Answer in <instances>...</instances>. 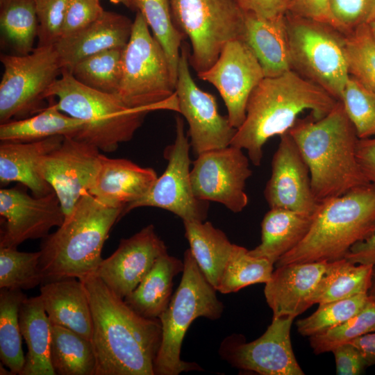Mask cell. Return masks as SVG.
Returning a JSON list of instances; mask_svg holds the SVG:
<instances>
[{
  "label": "cell",
  "mask_w": 375,
  "mask_h": 375,
  "mask_svg": "<svg viewBox=\"0 0 375 375\" xmlns=\"http://www.w3.org/2000/svg\"><path fill=\"white\" fill-rule=\"evenodd\" d=\"M79 280L90 303L95 375H154L162 340L159 318L135 312L95 274Z\"/></svg>",
  "instance_id": "obj_1"
},
{
  "label": "cell",
  "mask_w": 375,
  "mask_h": 375,
  "mask_svg": "<svg viewBox=\"0 0 375 375\" xmlns=\"http://www.w3.org/2000/svg\"><path fill=\"white\" fill-rule=\"evenodd\" d=\"M338 101L325 90L294 70L265 77L251 92L246 117L231 145L246 150L250 161L260 166L263 146L269 139L288 133L298 116L310 111L315 119L326 115Z\"/></svg>",
  "instance_id": "obj_2"
},
{
  "label": "cell",
  "mask_w": 375,
  "mask_h": 375,
  "mask_svg": "<svg viewBox=\"0 0 375 375\" xmlns=\"http://www.w3.org/2000/svg\"><path fill=\"white\" fill-rule=\"evenodd\" d=\"M288 133L308 165L318 202L370 183L357 159L359 138L341 101L321 119H298Z\"/></svg>",
  "instance_id": "obj_3"
},
{
  "label": "cell",
  "mask_w": 375,
  "mask_h": 375,
  "mask_svg": "<svg viewBox=\"0 0 375 375\" xmlns=\"http://www.w3.org/2000/svg\"><path fill=\"white\" fill-rule=\"evenodd\" d=\"M122 212L123 208L104 205L89 193L83 195L62 225L43 238L42 284L94 274L103 260L104 242Z\"/></svg>",
  "instance_id": "obj_4"
},
{
  "label": "cell",
  "mask_w": 375,
  "mask_h": 375,
  "mask_svg": "<svg viewBox=\"0 0 375 375\" xmlns=\"http://www.w3.org/2000/svg\"><path fill=\"white\" fill-rule=\"evenodd\" d=\"M375 231V184L357 187L320 203L303 240L276 267L293 262H333Z\"/></svg>",
  "instance_id": "obj_5"
},
{
  "label": "cell",
  "mask_w": 375,
  "mask_h": 375,
  "mask_svg": "<svg viewBox=\"0 0 375 375\" xmlns=\"http://www.w3.org/2000/svg\"><path fill=\"white\" fill-rule=\"evenodd\" d=\"M50 97L57 99L60 111L84 122L83 129L72 138L104 152L114 151L131 140L149 112L128 107L117 94L81 83L65 69L47 92V100Z\"/></svg>",
  "instance_id": "obj_6"
},
{
  "label": "cell",
  "mask_w": 375,
  "mask_h": 375,
  "mask_svg": "<svg viewBox=\"0 0 375 375\" xmlns=\"http://www.w3.org/2000/svg\"><path fill=\"white\" fill-rule=\"evenodd\" d=\"M183 262L179 285L159 317L162 340L153 363L154 375L203 371L197 363L181 360L184 337L197 318L215 320L222 317L224 311V304L219 300L216 289L203 275L190 249L184 253Z\"/></svg>",
  "instance_id": "obj_7"
},
{
  "label": "cell",
  "mask_w": 375,
  "mask_h": 375,
  "mask_svg": "<svg viewBox=\"0 0 375 375\" xmlns=\"http://www.w3.org/2000/svg\"><path fill=\"white\" fill-rule=\"evenodd\" d=\"M175 89L164 50L151 35L142 14L136 11L131 37L123 49L122 77L117 95L132 108L178 112Z\"/></svg>",
  "instance_id": "obj_8"
},
{
  "label": "cell",
  "mask_w": 375,
  "mask_h": 375,
  "mask_svg": "<svg viewBox=\"0 0 375 375\" xmlns=\"http://www.w3.org/2000/svg\"><path fill=\"white\" fill-rule=\"evenodd\" d=\"M292 69L338 101L350 76L345 35L329 24L288 13Z\"/></svg>",
  "instance_id": "obj_9"
},
{
  "label": "cell",
  "mask_w": 375,
  "mask_h": 375,
  "mask_svg": "<svg viewBox=\"0 0 375 375\" xmlns=\"http://www.w3.org/2000/svg\"><path fill=\"white\" fill-rule=\"evenodd\" d=\"M176 28L188 37L189 62L197 73L217 60L228 42L242 39L244 12L235 0H170Z\"/></svg>",
  "instance_id": "obj_10"
},
{
  "label": "cell",
  "mask_w": 375,
  "mask_h": 375,
  "mask_svg": "<svg viewBox=\"0 0 375 375\" xmlns=\"http://www.w3.org/2000/svg\"><path fill=\"white\" fill-rule=\"evenodd\" d=\"M0 60V123L44 109L46 93L62 71L54 45L37 46L26 55L1 54Z\"/></svg>",
  "instance_id": "obj_11"
},
{
  "label": "cell",
  "mask_w": 375,
  "mask_h": 375,
  "mask_svg": "<svg viewBox=\"0 0 375 375\" xmlns=\"http://www.w3.org/2000/svg\"><path fill=\"white\" fill-rule=\"evenodd\" d=\"M190 144L184 131V122L176 119V137L165 151L167 166L143 197L126 206L122 216L140 207H155L169 211L185 221H205L207 201L193 193L190 179Z\"/></svg>",
  "instance_id": "obj_12"
},
{
  "label": "cell",
  "mask_w": 375,
  "mask_h": 375,
  "mask_svg": "<svg viewBox=\"0 0 375 375\" xmlns=\"http://www.w3.org/2000/svg\"><path fill=\"white\" fill-rule=\"evenodd\" d=\"M294 319L272 318L265 333L249 342L241 334L227 336L220 344V357L233 367L257 374L303 375L290 340Z\"/></svg>",
  "instance_id": "obj_13"
},
{
  "label": "cell",
  "mask_w": 375,
  "mask_h": 375,
  "mask_svg": "<svg viewBox=\"0 0 375 375\" xmlns=\"http://www.w3.org/2000/svg\"><path fill=\"white\" fill-rule=\"evenodd\" d=\"M249 162L243 149L233 145L200 153L190 170L194 194L233 212L242 211L249 202L245 187L252 174Z\"/></svg>",
  "instance_id": "obj_14"
},
{
  "label": "cell",
  "mask_w": 375,
  "mask_h": 375,
  "mask_svg": "<svg viewBox=\"0 0 375 375\" xmlns=\"http://www.w3.org/2000/svg\"><path fill=\"white\" fill-rule=\"evenodd\" d=\"M189 51L182 44L175 93L178 112L189 126L190 147L198 156L231 145L237 129L231 126L228 117L219 113L215 97L200 89L193 80L189 69Z\"/></svg>",
  "instance_id": "obj_15"
},
{
  "label": "cell",
  "mask_w": 375,
  "mask_h": 375,
  "mask_svg": "<svg viewBox=\"0 0 375 375\" xmlns=\"http://www.w3.org/2000/svg\"><path fill=\"white\" fill-rule=\"evenodd\" d=\"M99 151L92 144L65 136L58 148L39 160L38 173L58 198L65 218L94 185L101 167Z\"/></svg>",
  "instance_id": "obj_16"
},
{
  "label": "cell",
  "mask_w": 375,
  "mask_h": 375,
  "mask_svg": "<svg viewBox=\"0 0 375 375\" xmlns=\"http://www.w3.org/2000/svg\"><path fill=\"white\" fill-rule=\"evenodd\" d=\"M197 76L218 90L226 107L229 122L236 129L245 119L251 92L265 78L256 56L240 38L226 43L215 62Z\"/></svg>",
  "instance_id": "obj_17"
},
{
  "label": "cell",
  "mask_w": 375,
  "mask_h": 375,
  "mask_svg": "<svg viewBox=\"0 0 375 375\" xmlns=\"http://www.w3.org/2000/svg\"><path fill=\"white\" fill-rule=\"evenodd\" d=\"M0 215L3 224L0 247L9 248H17L27 240L44 238L65 219L53 192L32 197L19 188L0 190Z\"/></svg>",
  "instance_id": "obj_18"
},
{
  "label": "cell",
  "mask_w": 375,
  "mask_h": 375,
  "mask_svg": "<svg viewBox=\"0 0 375 375\" xmlns=\"http://www.w3.org/2000/svg\"><path fill=\"white\" fill-rule=\"evenodd\" d=\"M271 165V176L264 190L269 208L313 215L320 203L312 193L308 165L288 132L280 136Z\"/></svg>",
  "instance_id": "obj_19"
},
{
  "label": "cell",
  "mask_w": 375,
  "mask_h": 375,
  "mask_svg": "<svg viewBox=\"0 0 375 375\" xmlns=\"http://www.w3.org/2000/svg\"><path fill=\"white\" fill-rule=\"evenodd\" d=\"M167 253L165 242L153 224L128 238H122L115 251L103 259L95 274L116 295L124 299L148 274L157 259Z\"/></svg>",
  "instance_id": "obj_20"
},
{
  "label": "cell",
  "mask_w": 375,
  "mask_h": 375,
  "mask_svg": "<svg viewBox=\"0 0 375 375\" xmlns=\"http://www.w3.org/2000/svg\"><path fill=\"white\" fill-rule=\"evenodd\" d=\"M331 263L319 261L276 266L264 289L272 318H295L309 308V298Z\"/></svg>",
  "instance_id": "obj_21"
},
{
  "label": "cell",
  "mask_w": 375,
  "mask_h": 375,
  "mask_svg": "<svg viewBox=\"0 0 375 375\" xmlns=\"http://www.w3.org/2000/svg\"><path fill=\"white\" fill-rule=\"evenodd\" d=\"M133 23L123 15L104 11L96 21L54 45L62 69L71 72L80 60L99 52L124 48L131 35Z\"/></svg>",
  "instance_id": "obj_22"
},
{
  "label": "cell",
  "mask_w": 375,
  "mask_h": 375,
  "mask_svg": "<svg viewBox=\"0 0 375 375\" xmlns=\"http://www.w3.org/2000/svg\"><path fill=\"white\" fill-rule=\"evenodd\" d=\"M158 177L152 168L101 154V167L88 193L104 205L124 210L148 193Z\"/></svg>",
  "instance_id": "obj_23"
},
{
  "label": "cell",
  "mask_w": 375,
  "mask_h": 375,
  "mask_svg": "<svg viewBox=\"0 0 375 375\" xmlns=\"http://www.w3.org/2000/svg\"><path fill=\"white\" fill-rule=\"evenodd\" d=\"M40 297L51 324L67 327L91 340L92 317L84 284L68 278L42 284Z\"/></svg>",
  "instance_id": "obj_24"
},
{
  "label": "cell",
  "mask_w": 375,
  "mask_h": 375,
  "mask_svg": "<svg viewBox=\"0 0 375 375\" xmlns=\"http://www.w3.org/2000/svg\"><path fill=\"white\" fill-rule=\"evenodd\" d=\"M242 40L256 56L265 77L292 70L286 15L267 19L244 12Z\"/></svg>",
  "instance_id": "obj_25"
},
{
  "label": "cell",
  "mask_w": 375,
  "mask_h": 375,
  "mask_svg": "<svg viewBox=\"0 0 375 375\" xmlns=\"http://www.w3.org/2000/svg\"><path fill=\"white\" fill-rule=\"evenodd\" d=\"M64 138L56 135L33 142H1V184L17 182L28 188L36 197L53 192L38 173V163L42 156L58 148Z\"/></svg>",
  "instance_id": "obj_26"
},
{
  "label": "cell",
  "mask_w": 375,
  "mask_h": 375,
  "mask_svg": "<svg viewBox=\"0 0 375 375\" xmlns=\"http://www.w3.org/2000/svg\"><path fill=\"white\" fill-rule=\"evenodd\" d=\"M183 260L168 253H164L138 285L124 299L125 303L144 317L159 318L173 295V279L183 272Z\"/></svg>",
  "instance_id": "obj_27"
},
{
  "label": "cell",
  "mask_w": 375,
  "mask_h": 375,
  "mask_svg": "<svg viewBox=\"0 0 375 375\" xmlns=\"http://www.w3.org/2000/svg\"><path fill=\"white\" fill-rule=\"evenodd\" d=\"M313 215L282 208H270L261 223V242L249 253L274 265L306 236Z\"/></svg>",
  "instance_id": "obj_28"
},
{
  "label": "cell",
  "mask_w": 375,
  "mask_h": 375,
  "mask_svg": "<svg viewBox=\"0 0 375 375\" xmlns=\"http://www.w3.org/2000/svg\"><path fill=\"white\" fill-rule=\"evenodd\" d=\"M19 322L28 349L20 375H56L50 361L51 324L40 295L23 301Z\"/></svg>",
  "instance_id": "obj_29"
},
{
  "label": "cell",
  "mask_w": 375,
  "mask_h": 375,
  "mask_svg": "<svg viewBox=\"0 0 375 375\" xmlns=\"http://www.w3.org/2000/svg\"><path fill=\"white\" fill-rule=\"evenodd\" d=\"M183 222L193 258L209 283L217 289L234 244L210 222Z\"/></svg>",
  "instance_id": "obj_30"
},
{
  "label": "cell",
  "mask_w": 375,
  "mask_h": 375,
  "mask_svg": "<svg viewBox=\"0 0 375 375\" xmlns=\"http://www.w3.org/2000/svg\"><path fill=\"white\" fill-rule=\"evenodd\" d=\"M47 100V106L40 112L1 124V142H33L56 135L74 137L83 129L84 122L60 111L55 98Z\"/></svg>",
  "instance_id": "obj_31"
},
{
  "label": "cell",
  "mask_w": 375,
  "mask_h": 375,
  "mask_svg": "<svg viewBox=\"0 0 375 375\" xmlns=\"http://www.w3.org/2000/svg\"><path fill=\"white\" fill-rule=\"evenodd\" d=\"M372 271V265L355 264L346 258L331 262L309 298L310 307L368 293Z\"/></svg>",
  "instance_id": "obj_32"
},
{
  "label": "cell",
  "mask_w": 375,
  "mask_h": 375,
  "mask_svg": "<svg viewBox=\"0 0 375 375\" xmlns=\"http://www.w3.org/2000/svg\"><path fill=\"white\" fill-rule=\"evenodd\" d=\"M50 361L56 375H95L91 340L60 325L51 326Z\"/></svg>",
  "instance_id": "obj_33"
},
{
  "label": "cell",
  "mask_w": 375,
  "mask_h": 375,
  "mask_svg": "<svg viewBox=\"0 0 375 375\" xmlns=\"http://www.w3.org/2000/svg\"><path fill=\"white\" fill-rule=\"evenodd\" d=\"M1 38L16 55H26L35 49L38 20L34 0H0Z\"/></svg>",
  "instance_id": "obj_34"
},
{
  "label": "cell",
  "mask_w": 375,
  "mask_h": 375,
  "mask_svg": "<svg viewBox=\"0 0 375 375\" xmlns=\"http://www.w3.org/2000/svg\"><path fill=\"white\" fill-rule=\"evenodd\" d=\"M130 8L142 14L161 45L176 85L181 48L185 36L174 22L170 0H130Z\"/></svg>",
  "instance_id": "obj_35"
},
{
  "label": "cell",
  "mask_w": 375,
  "mask_h": 375,
  "mask_svg": "<svg viewBox=\"0 0 375 375\" xmlns=\"http://www.w3.org/2000/svg\"><path fill=\"white\" fill-rule=\"evenodd\" d=\"M26 297L22 290L0 289V359L13 375H20L25 363L19 312Z\"/></svg>",
  "instance_id": "obj_36"
},
{
  "label": "cell",
  "mask_w": 375,
  "mask_h": 375,
  "mask_svg": "<svg viewBox=\"0 0 375 375\" xmlns=\"http://www.w3.org/2000/svg\"><path fill=\"white\" fill-rule=\"evenodd\" d=\"M274 271V264L251 255L244 247L234 244L217 291L222 294L236 292L257 283H266Z\"/></svg>",
  "instance_id": "obj_37"
},
{
  "label": "cell",
  "mask_w": 375,
  "mask_h": 375,
  "mask_svg": "<svg viewBox=\"0 0 375 375\" xmlns=\"http://www.w3.org/2000/svg\"><path fill=\"white\" fill-rule=\"evenodd\" d=\"M123 49H108L88 56L77 62L69 72L90 88L117 94L122 77Z\"/></svg>",
  "instance_id": "obj_38"
},
{
  "label": "cell",
  "mask_w": 375,
  "mask_h": 375,
  "mask_svg": "<svg viewBox=\"0 0 375 375\" xmlns=\"http://www.w3.org/2000/svg\"><path fill=\"white\" fill-rule=\"evenodd\" d=\"M40 251L22 252L0 247V289L30 290L43 283Z\"/></svg>",
  "instance_id": "obj_39"
},
{
  "label": "cell",
  "mask_w": 375,
  "mask_h": 375,
  "mask_svg": "<svg viewBox=\"0 0 375 375\" xmlns=\"http://www.w3.org/2000/svg\"><path fill=\"white\" fill-rule=\"evenodd\" d=\"M368 293L319 304L310 316L297 322L298 332L311 337L323 333L357 314L369 299Z\"/></svg>",
  "instance_id": "obj_40"
},
{
  "label": "cell",
  "mask_w": 375,
  "mask_h": 375,
  "mask_svg": "<svg viewBox=\"0 0 375 375\" xmlns=\"http://www.w3.org/2000/svg\"><path fill=\"white\" fill-rule=\"evenodd\" d=\"M373 331H375V300L370 297L357 314L323 333L309 337V342L314 353L320 354L332 352L337 347Z\"/></svg>",
  "instance_id": "obj_41"
},
{
  "label": "cell",
  "mask_w": 375,
  "mask_h": 375,
  "mask_svg": "<svg viewBox=\"0 0 375 375\" xmlns=\"http://www.w3.org/2000/svg\"><path fill=\"white\" fill-rule=\"evenodd\" d=\"M340 101L359 139L375 136V92L350 75Z\"/></svg>",
  "instance_id": "obj_42"
},
{
  "label": "cell",
  "mask_w": 375,
  "mask_h": 375,
  "mask_svg": "<svg viewBox=\"0 0 375 375\" xmlns=\"http://www.w3.org/2000/svg\"><path fill=\"white\" fill-rule=\"evenodd\" d=\"M349 74L375 92V40L368 25L345 35Z\"/></svg>",
  "instance_id": "obj_43"
},
{
  "label": "cell",
  "mask_w": 375,
  "mask_h": 375,
  "mask_svg": "<svg viewBox=\"0 0 375 375\" xmlns=\"http://www.w3.org/2000/svg\"><path fill=\"white\" fill-rule=\"evenodd\" d=\"M330 24L347 35L375 19V0H329Z\"/></svg>",
  "instance_id": "obj_44"
},
{
  "label": "cell",
  "mask_w": 375,
  "mask_h": 375,
  "mask_svg": "<svg viewBox=\"0 0 375 375\" xmlns=\"http://www.w3.org/2000/svg\"><path fill=\"white\" fill-rule=\"evenodd\" d=\"M69 0H34L38 20V47L53 46L61 38Z\"/></svg>",
  "instance_id": "obj_45"
},
{
  "label": "cell",
  "mask_w": 375,
  "mask_h": 375,
  "mask_svg": "<svg viewBox=\"0 0 375 375\" xmlns=\"http://www.w3.org/2000/svg\"><path fill=\"white\" fill-rule=\"evenodd\" d=\"M104 11L99 0H69L61 38L88 26L99 18Z\"/></svg>",
  "instance_id": "obj_46"
},
{
  "label": "cell",
  "mask_w": 375,
  "mask_h": 375,
  "mask_svg": "<svg viewBox=\"0 0 375 375\" xmlns=\"http://www.w3.org/2000/svg\"><path fill=\"white\" fill-rule=\"evenodd\" d=\"M332 352L338 375H358L367 367L358 350L349 342L337 347Z\"/></svg>",
  "instance_id": "obj_47"
},
{
  "label": "cell",
  "mask_w": 375,
  "mask_h": 375,
  "mask_svg": "<svg viewBox=\"0 0 375 375\" xmlns=\"http://www.w3.org/2000/svg\"><path fill=\"white\" fill-rule=\"evenodd\" d=\"M244 12L271 19L286 15L292 0H235Z\"/></svg>",
  "instance_id": "obj_48"
},
{
  "label": "cell",
  "mask_w": 375,
  "mask_h": 375,
  "mask_svg": "<svg viewBox=\"0 0 375 375\" xmlns=\"http://www.w3.org/2000/svg\"><path fill=\"white\" fill-rule=\"evenodd\" d=\"M289 13L331 24L329 0H292Z\"/></svg>",
  "instance_id": "obj_49"
},
{
  "label": "cell",
  "mask_w": 375,
  "mask_h": 375,
  "mask_svg": "<svg viewBox=\"0 0 375 375\" xmlns=\"http://www.w3.org/2000/svg\"><path fill=\"white\" fill-rule=\"evenodd\" d=\"M356 156L365 176L375 184V136L359 139Z\"/></svg>",
  "instance_id": "obj_50"
},
{
  "label": "cell",
  "mask_w": 375,
  "mask_h": 375,
  "mask_svg": "<svg viewBox=\"0 0 375 375\" xmlns=\"http://www.w3.org/2000/svg\"><path fill=\"white\" fill-rule=\"evenodd\" d=\"M344 258L355 264L375 265V231L366 240L353 245Z\"/></svg>",
  "instance_id": "obj_51"
},
{
  "label": "cell",
  "mask_w": 375,
  "mask_h": 375,
  "mask_svg": "<svg viewBox=\"0 0 375 375\" xmlns=\"http://www.w3.org/2000/svg\"><path fill=\"white\" fill-rule=\"evenodd\" d=\"M349 343L358 350L367 367L375 365V331L360 336Z\"/></svg>",
  "instance_id": "obj_52"
},
{
  "label": "cell",
  "mask_w": 375,
  "mask_h": 375,
  "mask_svg": "<svg viewBox=\"0 0 375 375\" xmlns=\"http://www.w3.org/2000/svg\"><path fill=\"white\" fill-rule=\"evenodd\" d=\"M368 294L372 299L375 300V265L373 266L371 286Z\"/></svg>",
  "instance_id": "obj_53"
},
{
  "label": "cell",
  "mask_w": 375,
  "mask_h": 375,
  "mask_svg": "<svg viewBox=\"0 0 375 375\" xmlns=\"http://www.w3.org/2000/svg\"><path fill=\"white\" fill-rule=\"evenodd\" d=\"M6 366L1 362L0 364V374L1 375H13L12 372L8 369H6Z\"/></svg>",
  "instance_id": "obj_54"
},
{
  "label": "cell",
  "mask_w": 375,
  "mask_h": 375,
  "mask_svg": "<svg viewBox=\"0 0 375 375\" xmlns=\"http://www.w3.org/2000/svg\"><path fill=\"white\" fill-rule=\"evenodd\" d=\"M111 3L115 4H123L127 8H130V0H109Z\"/></svg>",
  "instance_id": "obj_55"
},
{
  "label": "cell",
  "mask_w": 375,
  "mask_h": 375,
  "mask_svg": "<svg viewBox=\"0 0 375 375\" xmlns=\"http://www.w3.org/2000/svg\"><path fill=\"white\" fill-rule=\"evenodd\" d=\"M370 32L375 40V19L368 25Z\"/></svg>",
  "instance_id": "obj_56"
}]
</instances>
